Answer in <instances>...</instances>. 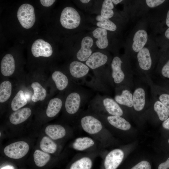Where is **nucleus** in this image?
Listing matches in <instances>:
<instances>
[{"label": "nucleus", "instance_id": "8", "mask_svg": "<svg viewBox=\"0 0 169 169\" xmlns=\"http://www.w3.org/2000/svg\"><path fill=\"white\" fill-rule=\"evenodd\" d=\"M72 146L74 150L82 152H103V148L100 144L90 136L76 138L72 142Z\"/></svg>", "mask_w": 169, "mask_h": 169}, {"label": "nucleus", "instance_id": "11", "mask_svg": "<svg viewBox=\"0 0 169 169\" xmlns=\"http://www.w3.org/2000/svg\"><path fill=\"white\" fill-rule=\"evenodd\" d=\"M100 152H83L76 154V159L71 165L69 169H92L93 161L98 155L102 156Z\"/></svg>", "mask_w": 169, "mask_h": 169}, {"label": "nucleus", "instance_id": "6", "mask_svg": "<svg viewBox=\"0 0 169 169\" xmlns=\"http://www.w3.org/2000/svg\"><path fill=\"white\" fill-rule=\"evenodd\" d=\"M149 38L145 27H139L135 29L129 39L128 49L125 54L131 60L135 58L137 53L147 43Z\"/></svg>", "mask_w": 169, "mask_h": 169}, {"label": "nucleus", "instance_id": "33", "mask_svg": "<svg viewBox=\"0 0 169 169\" xmlns=\"http://www.w3.org/2000/svg\"><path fill=\"white\" fill-rule=\"evenodd\" d=\"M33 158L35 165L38 167H41L49 161L50 156L47 153L36 150L34 153Z\"/></svg>", "mask_w": 169, "mask_h": 169}, {"label": "nucleus", "instance_id": "23", "mask_svg": "<svg viewBox=\"0 0 169 169\" xmlns=\"http://www.w3.org/2000/svg\"><path fill=\"white\" fill-rule=\"evenodd\" d=\"M15 69V61L13 56L10 54H6L1 61V73L4 76H10L13 73Z\"/></svg>", "mask_w": 169, "mask_h": 169}, {"label": "nucleus", "instance_id": "38", "mask_svg": "<svg viewBox=\"0 0 169 169\" xmlns=\"http://www.w3.org/2000/svg\"><path fill=\"white\" fill-rule=\"evenodd\" d=\"M40 1L42 5L45 7H49L51 6L55 0H40Z\"/></svg>", "mask_w": 169, "mask_h": 169}, {"label": "nucleus", "instance_id": "1", "mask_svg": "<svg viewBox=\"0 0 169 169\" xmlns=\"http://www.w3.org/2000/svg\"><path fill=\"white\" fill-rule=\"evenodd\" d=\"M110 76L114 87L127 86L131 89L134 87V71L131 60L125 54L120 56H115L110 64Z\"/></svg>", "mask_w": 169, "mask_h": 169}, {"label": "nucleus", "instance_id": "41", "mask_svg": "<svg viewBox=\"0 0 169 169\" xmlns=\"http://www.w3.org/2000/svg\"><path fill=\"white\" fill-rule=\"evenodd\" d=\"M162 85H160L166 89L169 92V81H165Z\"/></svg>", "mask_w": 169, "mask_h": 169}, {"label": "nucleus", "instance_id": "22", "mask_svg": "<svg viewBox=\"0 0 169 169\" xmlns=\"http://www.w3.org/2000/svg\"><path fill=\"white\" fill-rule=\"evenodd\" d=\"M92 33L93 37L97 39L95 44L99 49H104L108 47L109 41L107 37V30L98 27L92 31Z\"/></svg>", "mask_w": 169, "mask_h": 169}, {"label": "nucleus", "instance_id": "35", "mask_svg": "<svg viewBox=\"0 0 169 169\" xmlns=\"http://www.w3.org/2000/svg\"><path fill=\"white\" fill-rule=\"evenodd\" d=\"M114 4L111 0H105L103 2L100 11V15L103 18L109 19L114 15Z\"/></svg>", "mask_w": 169, "mask_h": 169}, {"label": "nucleus", "instance_id": "20", "mask_svg": "<svg viewBox=\"0 0 169 169\" xmlns=\"http://www.w3.org/2000/svg\"><path fill=\"white\" fill-rule=\"evenodd\" d=\"M152 97L160 101L169 110V92L161 86L155 84L150 79L148 82Z\"/></svg>", "mask_w": 169, "mask_h": 169}, {"label": "nucleus", "instance_id": "21", "mask_svg": "<svg viewBox=\"0 0 169 169\" xmlns=\"http://www.w3.org/2000/svg\"><path fill=\"white\" fill-rule=\"evenodd\" d=\"M156 65V72L162 79L169 81V55L160 52Z\"/></svg>", "mask_w": 169, "mask_h": 169}, {"label": "nucleus", "instance_id": "34", "mask_svg": "<svg viewBox=\"0 0 169 169\" xmlns=\"http://www.w3.org/2000/svg\"><path fill=\"white\" fill-rule=\"evenodd\" d=\"M12 86L11 82L7 80L2 82L0 85V102L7 101L11 94Z\"/></svg>", "mask_w": 169, "mask_h": 169}, {"label": "nucleus", "instance_id": "26", "mask_svg": "<svg viewBox=\"0 0 169 169\" xmlns=\"http://www.w3.org/2000/svg\"><path fill=\"white\" fill-rule=\"evenodd\" d=\"M151 105L159 119L164 121L169 117V110L162 103L152 97Z\"/></svg>", "mask_w": 169, "mask_h": 169}, {"label": "nucleus", "instance_id": "10", "mask_svg": "<svg viewBox=\"0 0 169 169\" xmlns=\"http://www.w3.org/2000/svg\"><path fill=\"white\" fill-rule=\"evenodd\" d=\"M17 16L21 26L26 29L31 28L35 21L34 8L29 4H23L19 8Z\"/></svg>", "mask_w": 169, "mask_h": 169}, {"label": "nucleus", "instance_id": "15", "mask_svg": "<svg viewBox=\"0 0 169 169\" xmlns=\"http://www.w3.org/2000/svg\"><path fill=\"white\" fill-rule=\"evenodd\" d=\"M90 69L85 64L74 60L69 66V71L71 77L76 82H84L88 76Z\"/></svg>", "mask_w": 169, "mask_h": 169}, {"label": "nucleus", "instance_id": "2", "mask_svg": "<svg viewBox=\"0 0 169 169\" xmlns=\"http://www.w3.org/2000/svg\"><path fill=\"white\" fill-rule=\"evenodd\" d=\"M157 44L150 37L145 46L137 54L136 73L140 78L145 81L151 78L150 75L157 63L160 52Z\"/></svg>", "mask_w": 169, "mask_h": 169}, {"label": "nucleus", "instance_id": "45", "mask_svg": "<svg viewBox=\"0 0 169 169\" xmlns=\"http://www.w3.org/2000/svg\"><path fill=\"white\" fill-rule=\"evenodd\" d=\"M1 169H13V167L12 166H6Z\"/></svg>", "mask_w": 169, "mask_h": 169}, {"label": "nucleus", "instance_id": "46", "mask_svg": "<svg viewBox=\"0 0 169 169\" xmlns=\"http://www.w3.org/2000/svg\"><path fill=\"white\" fill-rule=\"evenodd\" d=\"M83 3L86 4L89 3L90 0H81L79 1Z\"/></svg>", "mask_w": 169, "mask_h": 169}, {"label": "nucleus", "instance_id": "5", "mask_svg": "<svg viewBox=\"0 0 169 169\" xmlns=\"http://www.w3.org/2000/svg\"><path fill=\"white\" fill-rule=\"evenodd\" d=\"M89 109L103 115L122 116V107L112 98L107 95H97L90 101Z\"/></svg>", "mask_w": 169, "mask_h": 169}, {"label": "nucleus", "instance_id": "43", "mask_svg": "<svg viewBox=\"0 0 169 169\" xmlns=\"http://www.w3.org/2000/svg\"><path fill=\"white\" fill-rule=\"evenodd\" d=\"M164 36L166 39L169 40V27L165 31L164 33Z\"/></svg>", "mask_w": 169, "mask_h": 169}, {"label": "nucleus", "instance_id": "32", "mask_svg": "<svg viewBox=\"0 0 169 169\" xmlns=\"http://www.w3.org/2000/svg\"><path fill=\"white\" fill-rule=\"evenodd\" d=\"M27 100L22 90H19L14 97L11 103V107L13 111H16L25 105Z\"/></svg>", "mask_w": 169, "mask_h": 169}, {"label": "nucleus", "instance_id": "19", "mask_svg": "<svg viewBox=\"0 0 169 169\" xmlns=\"http://www.w3.org/2000/svg\"><path fill=\"white\" fill-rule=\"evenodd\" d=\"M31 52L36 57L39 56L49 57L53 53V49L50 44L41 39L36 40L31 47Z\"/></svg>", "mask_w": 169, "mask_h": 169}, {"label": "nucleus", "instance_id": "13", "mask_svg": "<svg viewBox=\"0 0 169 169\" xmlns=\"http://www.w3.org/2000/svg\"><path fill=\"white\" fill-rule=\"evenodd\" d=\"M114 99L122 107L133 108V94L129 87L121 85L115 87Z\"/></svg>", "mask_w": 169, "mask_h": 169}, {"label": "nucleus", "instance_id": "9", "mask_svg": "<svg viewBox=\"0 0 169 169\" xmlns=\"http://www.w3.org/2000/svg\"><path fill=\"white\" fill-rule=\"evenodd\" d=\"M60 22L64 28L72 29L77 28L81 22V17L78 11L71 7H67L62 11Z\"/></svg>", "mask_w": 169, "mask_h": 169}, {"label": "nucleus", "instance_id": "28", "mask_svg": "<svg viewBox=\"0 0 169 169\" xmlns=\"http://www.w3.org/2000/svg\"><path fill=\"white\" fill-rule=\"evenodd\" d=\"M63 104L62 99L56 97L51 99L46 110L47 115L50 118L56 116L60 111Z\"/></svg>", "mask_w": 169, "mask_h": 169}, {"label": "nucleus", "instance_id": "17", "mask_svg": "<svg viewBox=\"0 0 169 169\" xmlns=\"http://www.w3.org/2000/svg\"><path fill=\"white\" fill-rule=\"evenodd\" d=\"M110 60L107 54L97 51L93 53L84 63L90 69L95 71L108 64Z\"/></svg>", "mask_w": 169, "mask_h": 169}, {"label": "nucleus", "instance_id": "29", "mask_svg": "<svg viewBox=\"0 0 169 169\" xmlns=\"http://www.w3.org/2000/svg\"><path fill=\"white\" fill-rule=\"evenodd\" d=\"M31 86L33 90L31 100L34 102L42 101L45 98L47 93L46 90L38 82H33Z\"/></svg>", "mask_w": 169, "mask_h": 169}, {"label": "nucleus", "instance_id": "27", "mask_svg": "<svg viewBox=\"0 0 169 169\" xmlns=\"http://www.w3.org/2000/svg\"><path fill=\"white\" fill-rule=\"evenodd\" d=\"M52 78L56 88L59 91L66 89L69 84V80L67 76L60 71L54 72L52 74Z\"/></svg>", "mask_w": 169, "mask_h": 169}, {"label": "nucleus", "instance_id": "16", "mask_svg": "<svg viewBox=\"0 0 169 169\" xmlns=\"http://www.w3.org/2000/svg\"><path fill=\"white\" fill-rule=\"evenodd\" d=\"M124 156V151L120 149L111 150L104 158V169H116L122 162Z\"/></svg>", "mask_w": 169, "mask_h": 169}, {"label": "nucleus", "instance_id": "30", "mask_svg": "<svg viewBox=\"0 0 169 169\" xmlns=\"http://www.w3.org/2000/svg\"><path fill=\"white\" fill-rule=\"evenodd\" d=\"M40 147L44 152L48 153L53 154L55 152L57 149V145L50 138L44 136L40 143Z\"/></svg>", "mask_w": 169, "mask_h": 169}, {"label": "nucleus", "instance_id": "39", "mask_svg": "<svg viewBox=\"0 0 169 169\" xmlns=\"http://www.w3.org/2000/svg\"><path fill=\"white\" fill-rule=\"evenodd\" d=\"M169 168V157L165 162L160 164L158 166V169H168Z\"/></svg>", "mask_w": 169, "mask_h": 169}, {"label": "nucleus", "instance_id": "47", "mask_svg": "<svg viewBox=\"0 0 169 169\" xmlns=\"http://www.w3.org/2000/svg\"><path fill=\"white\" fill-rule=\"evenodd\" d=\"M168 143H169V139H168Z\"/></svg>", "mask_w": 169, "mask_h": 169}, {"label": "nucleus", "instance_id": "7", "mask_svg": "<svg viewBox=\"0 0 169 169\" xmlns=\"http://www.w3.org/2000/svg\"><path fill=\"white\" fill-rule=\"evenodd\" d=\"M141 82L134 84L132 91L133 108L136 111H142L151 100L148 98V88L147 86L149 84L140 78Z\"/></svg>", "mask_w": 169, "mask_h": 169}, {"label": "nucleus", "instance_id": "31", "mask_svg": "<svg viewBox=\"0 0 169 169\" xmlns=\"http://www.w3.org/2000/svg\"><path fill=\"white\" fill-rule=\"evenodd\" d=\"M95 19L97 21L96 25L98 27L112 32L115 31L117 29V26L115 23L110 19L103 18L100 15L96 16Z\"/></svg>", "mask_w": 169, "mask_h": 169}, {"label": "nucleus", "instance_id": "25", "mask_svg": "<svg viewBox=\"0 0 169 169\" xmlns=\"http://www.w3.org/2000/svg\"><path fill=\"white\" fill-rule=\"evenodd\" d=\"M32 111L28 107H25L18 110L12 113L9 118L10 122L17 125L26 120L31 115Z\"/></svg>", "mask_w": 169, "mask_h": 169}, {"label": "nucleus", "instance_id": "18", "mask_svg": "<svg viewBox=\"0 0 169 169\" xmlns=\"http://www.w3.org/2000/svg\"><path fill=\"white\" fill-rule=\"evenodd\" d=\"M94 43L93 39L90 36L84 37L81 40L80 47L76 52L75 60L85 63L93 53L91 48Z\"/></svg>", "mask_w": 169, "mask_h": 169}, {"label": "nucleus", "instance_id": "42", "mask_svg": "<svg viewBox=\"0 0 169 169\" xmlns=\"http://www.w3.org/2000/svg\"><path fill=\"white\" fill-rule=\"evenodd\" d=\"M167 27H169V10L168 11L165 21Z\"/></svg>", "mask_w": 169, "mask_h": 169}, {"label": "nucleus", "instance_id": "36", "mask_svg": "<svg viewBox=\"0 0 169 169\" xmlns=\"http://www.w3.org/2000/svg\"><path fill=\"white\" fill-rule=\"evenodd\" d=\"M165 1L164 0H146V5L149 8H154L160 6Z\"/></svg>", "mask_w": 169, "mask_h": 169}, {"label": "nucleus", "instance_id": "4", "mask_svg": "<svg viewBox=\"0 0 169 169\" xmlns=\"http://www.w3.org/2000/svg\"><path fill=\"white\" fill-rule=\"evenodd\" d=\"M90 95L87 90L76 84L65 100L64 106L66 113L76 120L82 112V108L89 100Z\"/></svg>", "mask_w": 169, "mask_h": 169}, {"label": "nucleus", "instance_id": "24", "mask_svg": "<svg viewBox=\"0 0 169 169\" xmlns=\"http://www.w3.org/2000/svg\"><path fill=\"white\" fill-rule=\"evenodd\" d=\"M46 134L51 139L58 140L64 137L66 135V130L64 127L59 124L50 125L45 129Z\"/></svg>", "mask_w": 169, "mask_h": 169}, {"label": "nucleus", "instance_id": "40", "mask_svg": "<svg viewBox=\"0 0 169 169\" xmlns=\"http://www.w3.org/2000/svg\"><path fill=\"white\" fill-rule=\"evenodd\" d=\"M162 125L164 128L169 130V117L163 121Z\"/></svg>", "mask_w": 169, "mask_h": 169}, {"label": "nucleus", "instance_id": "44", "mask_svg": "<svg viewBox=\"0 0 169 169\" xmlns=\"http://www.w3.org/2000/svg\"><path fill=\"white\" fill-rule=\"evenodd\" d=\"M114 4L117 5L123 1L122 0H111Z\"/></svg>", "mask_w": 169, "mask_h": 169}, {"label": "nucleus", "instance_id": "14", "mask_svg": "<svg viewBox=\"0 0 169 169\" xmlns=\"http://www.w3.org/2000/svg\"><path fill=\"white\" fill-rule=\"evenodd\" d=\"M29 150V146L26 142L18 141L6 146L3 151L5 154L10 158L19 159L24 156Z\"/></svg>", "mask_w": 169, "mask_h": 169}, {"label": "nucleus", "instance_id": "3", "mask_svg": "<svg viewBox=\"0 0 169 169\" xmlns=\"http://www.w3.org/2000/svg\"><path fill=\"white\" fill-rule=\"evenodd\" d=\"M76 120L80 128L98 141L103 148L106 146L108 138L106 128L94 112L89 109L82 111Z\"/></svg>", "mask_w": 169, "mask_h": 169}, {"label": "nucleus", "instance_id": "37", "mask_svg": "<svg viewBox=\"0 0 169 169\" xmlns=\"http://www.w3.org/2000/svg\"><path fill=\"white\" fill-rule=\"evenodd\" d=\"M150 163L146 161H143L139 162L131 169H151Z\"/></svg>", "mask_w": 169, "mask_h": 169}, {"label": "nucleus", "instance_id": "12", "mask_svg": "<svg viewBox=\"0 0 169 169\" xmlns=\"http://www.w3.org/2000/svg\"><path fill=\"white\" fill-rule=\"evenodd\" d=\"M93 112L100 120L105 126H111L118 129L124 131L128 130L131 128L130 124L122 116Z\"/></svg>", "mask_w": 169, "mask_h": 169}]
</instances>
